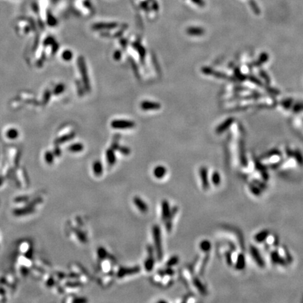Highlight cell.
<instances>
[{
  "label": "cell",
  "mask_w": 303,
  "mask_h": 303,
  "mask_svg": "<svg viewBox=\"0 0 303 303\" xmlns=\"http://www.w3.org/2000/svg\"><path fill=\"white\" fill-rule=\"evenodd\" d=\"M108 255V251L103 247H101L98 249V256L100 259H105Z\"/></svg>",
  "instance_id": "4316f807"
},
{
  "label": "cell",
  "mask_w": 303,
  "mask_h": 303,
  "mask_svg": "<svg viewBox=\"0 0 303 303\" xmlns=\"http://www.w3.org/2000/svg\"><path fill=\"white\" fill-rule=\"evenodd\" d=\"M161 104L157 102L144 101L141 103V108L144 111L157 110L161 108Z\"/></svg>",
  "instance_id": "277c9868"
},
{
  "label": "cell",
  "mask_w": 303,
  "mask_h": 303,
  "mask_svg": "<svg viewBox=\"0 0 303 303\" xmlns=\"http://www.w3.org/2000/svg\"><path fill=\"white\" fill-rule=\"evenodd\" d=\"M74 137H75V133L72 132V133H70V134H67V135H65V136L61 137H60V138L58 139V142L59 143H65V142L69 141H70V140L73 139Z\"/></svg>",
  "instance_id": "d4e9b609"
},
{
  "label": "cell",
  "mask_w": 303,
  "mask_h": 303,
  "mask_svg": "<svg viewBox=\"0 0 303 303\" xmlns=\"http://www.w3.org/2000/svg\"><path fill=\"white\" fill-rule=\"evenodd\" d=\"M142 7H143V9L148 8V3H147V2H144V3L142 4Z\"/></svg>",
  "instance_id": "d590c367"
},
{
  "label": "cell",
  "mask_w": 303,
  "mask_h": 303,
  "mask_svg": "<svg viewBox=\"0 0 303 303\" xmlns=\"http://www.w3.org/2000/svg\"><path fill=\"white\" fill-rule=\"evenodd\" d=\"M140 271V267H130V268H121L117 272V276L118 278H123L125 276H127V275H130V274H134L137 273Z\"/></svg>",
  "instance_id": "5b68a950"
},
{
  "label": "cell",
  "mask_w": 303,
  "mask_h": 303,
  "mask_svg": "<svg viewBox=\"0 0 303 303\" xmlns=\"http://www.w3.org/2000/svg\"><path fill=\"white\" fill-rule=\"evenodd\" d=\"M211 182L215 186H218V185H220L221 182V178H220V175L218 172L214 171L213 173H212Z\"/></svg>",
  "instance_id": "603a6c76"
},
{
  "label": "cell",
  "mask_w": 303,
  "mask_h": 303,
  "mask_svg": "<svg viewBox=\"0 0 303 303\" xmlns=\"http://www.w3.org/2000/svg\"><path fill=\"white\" fill-rule=\"evenodd\" d=\"M110 267H111V265H110V263L108 262V261H105V262H102V269H103V271L108 272V270L110 269Z\"/></svg>",
  "instance_id": "4dcf8cb0"
},
{
  "label": "cell",
  "mask_w": 303,
  "mask_h": 303,
  "mask_svg": "<svg viewBox=\"0 0 303 303\" xmlns=\"http://www.w3.org/2000/svg\"><path fill=\"white\" fill-rule=\"evenodd\" d=\"M134 204L136 205L137 209L142 213H147L148 211V204L144 202L143 199L138 197H135L133 199Z\"/></svg>",
  "instance_id": "7c38bea8"
},
{
  "label": "cell",
  "mask_w": 303,
  "mask_h": 303,
  "mask_svg": "<svg viewBox=\"0 0 303 303\" xmlns=\"http://www.w3.org/2000/svg\"><path fill=\"white\" fill-rule=\"evenodd\" d=\"M187 33L191 35H198V34L201 33V31L198 29L195 28H190L187 30Z\"/></svg>",
  "instance_id": "f546056e"
},
{
  "label": "cell",
  "mask_w": 303,
  "mask_h": 303,
  "mask_svg": "<svg viewBox=\"0 0 303 303\" xmlns=\"http://www.w3.org/2000/svg\"><path fill=\"white\" fill-rule=\"evenodd\" d=\"M133 46H134V48H136V49L137 51V52H138L139 55H141V57L142 58H144V55H145V51H144L143 46H142L141 44H140L137 42L133 43Z\"/></svg>",
  "instance_id": "cb8c5ba5"
},
{
  "label": "cell",
  "mask_w": 303,
  "mask_h": 303,
  "mask_svg": "<svg viewBox=\"0 0 303 303\" xmlns=\"http://www.w3.org/2000/svg\"><path fill=\"white\" fill-rule=\"evenodd\" d=\"M122 52L119 50H116V51H115V53H114V54H113V58H114V59H115V60H120L121 59V58H122Z\"/></svg>",
  "instance_id": "1f68e13d"
},
{
  "label": "cell",
  "mask_w": 303,
  "mask_h": 303,
  "mask_svg": "<svg viewBox=\"0 0 303 303\" xmlns=\"http://www.w3.org/2000/svg\"><path fill=\"white\" fill-rule=\"evenodd\" d=\"M93 171H94V175L95 176L99 177L102 176V172H103V166H102V163L99 160L95 161L93 164Z\"/></svg>",
  "instance_id": "2e32d148"
},
{
  "label": "cell",
  "mask_w": 303,
  "mask_h": 303,
  "mask_svg": "<svg viewBox=\"0 0 303 303\" xmlns=\"http://www.w3.org/2000/svg\"><path fill=\"white\" fill-rule=\"evenodd\" d=\"M148 252H149L148 258V259L144 261V269H145L146 271L151 272L153 269L154 265H155V260H154V258H153L152 248L150 246L148 247Z\"/></svg>",
  "instance_id": "ba28073f"
},
{
  "label": "cell",
  "mask_w": 303,
  "mask_h": 303,
  "mask_svg": "<svg viewBox=\"0 0 303 303\" xmlns=\"http://www.w3.org/2000/svg\"><path fill=\"white\" fill-rule=\"evenodd\" d=\"M179 262V258L176 255H173L170 258V259L166 262V266L168 267H171L176 265Z\"/></svg>",
  "instance_id": "484cf974"
},
{
  "label": "cell",
  "mask_w": 303,
  "mask_h": 303,
  "mask_svg": "<svg viewBox=\"0 0 303 303\" xmlns=\"http://www.w3.org/2000/svg\"><path fill=\"white\" fill-rule=\"evenodd\" d=\"M111 127L115 129H132L136 126L133 121L125 119H115L111 122Z\"/></svg>",
  "instance_id": "3957f363"
},
{
  "label": "cell",
  "mask_w": 303,
  "mask_h": 303,
  "mask_svg": "<svg viewBox=\"0 0 303 303\" xmlns=\"http://www.w3.org/2000/svg\"><path fill=\"white\" fill-rule=\"evenodd\" d=\"M265 241H266L267 246H269V248L271 246H277L279 244L278 237L274 234H269Z\"/></svg>",
  "instance_id": "ac0fdd59"
},
{
  "label": "cell",
  "mask_w": 303,
  "mask_h": 303,
  "mask_svg": "<svg viewBox=\"0 0 303 303\" xmlns=\"http://www.w3.org/2000/svg\"><path fill=\"white\" fill-rule=\"evenodd\" d=\"M87 300L85 299V298H76V299H74V300H72V302H87Z\"/></svg>",
  "instance_id": "e575fe53"
},
{
  "label": "cell",
  "mask_w": 303,
  "mask_h": 303,
  "mask_svg": "<svg viewBox=\"0 0 303 303\" xmlns=\"http://www.w3.org/2000/svg\"><path fill=\"white\" fill-rule=\"evenodd\" d=\"M77 65L78 68L80 70L81 80H82L83 86L84 87L85 90L87 92H89L91 91V85L89 78L88 75V71L87 68V65H86L85 60L82 56H80L77 58Z\"/></svg>",
  "instance_id": "6da1fadb"
},
{
  "label": "cell",
  "mask_w": 303,
  "mask_h": 303,
  "mask_svg": "<svg viewBox=\"0 0 303 303\" xmlns=\"http://www.w3.org/2000/svg\"><path fill=\"white\" fill-rule=\"evenodd\" d=\"M167 170L166 167L162 165H159L157 166L153 171V175L157 179H162L164 177L166 176Z\"/></svg>",
  "instance_id": "4fadbf2b"
},
{
  "label": "cell",
  "mask_w": 303,
  "mask_h": 303,
  "mask_svg": "<svg viewBox=\"0 0 303 303\" xmlns=\"http://www.w3.org/2000/svg\"><path fill=\"white\" fill-rule=\"evenodd\" d=\"M250 252H251V255H252V257L253 258L254 260L255 261L258 266L260 267H265L264 261H263L262 257H261L259 251H258L257 249L255 248V247L251 246Z\"/></svg>",
  "instance_id": "30bf717a"
},
{
  "label": "cell",
  "mask_w": 303,
  "mask_h": 303,
  "mask_svg": "<svg viewBox=\"0 0 303 303\" xmlns=\"http://www.w3.org/2000/svg\"><path fill=\"white\" fill-rule=\"evenodd\" d=\"M68 150L70 151L71 152L78 153V152H81L84 150V145H83V144L81 143H76L72 144L69 147Z\"/></svg>",
  "instance_id": "7402d4cb"
},
{
  "label": "cell",
  "mask_w": 303,
  "mask_h": 303,
  "mask_svg": "<svg viewBox=\"0 0 303 303\" xmlns=\"http://www.w3.org/2000/svg\"><path fill=\"white\" fill-rule=\"evenodd\" d=\"M62 58L66 61H69V60H72V57H73V53L70 50H65L63 53H62Z\"/></svg>",
  "instance_id": "83f0119b"
},
{
  "label": "cell",
  "mask_w": 303,
  "mask_h": 303,
  "mask_svg": "<svg viewBox=\"0 0 303 303\" xmlns=\"http://www.w3.org/2000/svg\"><path fill=\"white\" fill-rule=\"evenodd\" d=\"M117 150H119L120 152L122 153V155H129L130 152V149L128 148L127 147H119V146Z\"/></svg>",
  "instance_id": "f1b7e54d"
},
{
  "label": "cell",
  "mask_w": 303,
  "mask_h": 303,
  "mask_svg": "<svg viewBox=\"0 0 303 303\" xmlns=\"http://www.w3.org/2000/svg\"><path fill=\"white\" fill-rule=\"evenodd\" d=\"M234 267L237 270H242L246 267V259L245 256L243 253H239L236 256L234 260Z\"/></svg>",
  "instance_id": "9c48e42d"
},
{
  "label": "cell",
  "mask_w": 303,
  "mask_h": 303,
  "mask_svg": "<svg viewBox=\"0 0 303 303\" xmlns=\"http://www.w3.org/2000/svg\"><path fill=\"white\" fill-rule=\"evenodd\" d=\"M200 250L204 253H209L211 248V244L209 240H203L199 244Z\"/></svg>",
  "instance_id": "44dd1931"
},
{
  "label": "cell",
  "mask_w": 303,
  "mask_h": 303,
  "mask_svg": "<svg viewBox=\"0 0 303 303\" xmlns=\"http://www.w3.org/2000/svg\"><path fill=\"white\" fill-rule=\"evenodd\" d=\"M64 90H65V86L63 84H60L59 86H58L56 88H55V93L57 94H61V93L64 91Z\"/></svg>",
  "instance_id": "d6a6232c"
},
{
  "label": "cell",
  "mask_w": 303,
  "mask_h": 303,
  "mask_svg": "<svg viewBox=\"0 0 303 303\" xmlns=\"http://www.w3.org/2000/svg\"><path fill=\"white\" fill-rule=\"evenodd\" d=\"M153 238L155 241V245L157 251V255L158 260H161L162 258V237H161L160 227L158 225H155L152 227Z\"/></svg>",
  "instance_id": "7a4b0ae2"
},
{
  "label": "cell",
  "mask_w": 303,
  "mask_h": 303,
  "mask_svg": "<svg viewBox=\"0 0 303 303\" xmlns=\"http://www.w3.org/2000/svg\"><path fill=\"white\" fill-rule=\"evenodd\" d=\"M46 157H47V158H46V162H47L48 164H51L53 162V155H51V154H47V155H46Z\"/></svg>",
  "instance_id": "836d02e7"
},
{
  "label": "cell",
  "mask_w": 303,
  "mask_h": 303,
  "mask_svg": "<svg viewBox=\"0 0 303 303\" xmlns=\"http://www.w3.org/2000/svg\"><path fill=\"white\" fill-rule=\"evenodd\" d=\"M117 25L116 23H99L93 25L92 28L94 30H108L116 28Z\"/></svg>",
  "instance_id": "8992f818"
},
{
  "label": "cell",
  "mask_w": 303,
  "mask_h": 303,
  "mask_svg": "<svg viewBox=\"0 0 303 303\" xmlns=\"http://www.w3.org/2000/svg\"><path fill=\"white\" fill-rule=\"evenodd\" d=\"M106 159L108 160L109 166H114L116 162L115 150L112 148H109L106 151Z\"/></svg>",
  "instance_id": "9a60e30c"
},
{
  "label": "cell",
  "mask_w": 303,
  "mask_h": 303,
  "mask_svg": "<svg viewBox=\"0 0 303 303\" xmlns=\"http://www.w3.org/2000/svg\"><path fill=\"white\" fill-rule=\"evenodd\" d=\"M199 176L200 178H201V181L202 183V187L204 190H206L209 187V176H208V172H207V169L206 167H201L199 170Z\"/></svg>",
  "instance_id": "8fae6325"
},
{
  "label": "cell",
  "mask_w": 303,
  "mask_h": 303,
  "mask_svg": "<svg viewBox=\"0 0 303 303\" xmlns=\"http://www.w3.org/2000/svg\"><path fill=\"white\" fill-rule=\"evenodd\" d=\"M269 232L267 231V230H262L260 232L257 233L254 237V239L256 242L258 243H262L264 242V241L266 240L267 238V237L269 236Z\"/></svg>",
  "instance_id": "e0dca14e"
},
{
  "label": "cell",
  "mask_w": 303,
  "mask_h": 303,
  "mask_svg": "<svg viewBox=\"0 0 303 303\" xmlns=\"http://www.w3.org/2000/svg\"><path fill=\"white\" fill-rule=\"evenodd\" d=\"M271 260L274 265H278L281 266H286L287 265V262L285 259L281 257L277 251H272L271 252Z\"/></svg>",
  "instance_id": "52a82bcc"
},
{
  "label": "cell",
  "mask_w": 303,
  "mask_h": 303,
  "mask_svg": "<svg viewBox=\"0 0 303 303\" xmlns=\"http://www.w3.org/2000/svg\"><path fill=\"white\" fill-rule=\"evenodd\" d=\"M171 214L169 203L166 200H164L162 202V216L163 220H167Z\"/></svg>",
  "instance_id": "5bb4252c"
},
{
  "label": "cell",
  "mask_w": 303,
  "mask_h": 303,
  "mask_svg": "<svg viewBox=\"0 0 303 303\" xmlns=\"http://www.w3.org/2000/svg\"><path fill=\"white\" fill-rule=\"evenodd\" d=\"M277 251H278V253L279 255H280L281 257L283 258V259H285L286 260V262H291V255L289 254V252L286 248H284V247H280V248L277 250Z\"/></svg>",
  "instance_id": "ffe728a7"
},
{
  "label": "cell",
  "mask_w": 303,
  "mask_h": 303,
  "mask_svg": "<svg viewBox=\"0 0 303 303\" xmlns=\"http://www.w3.org/2000/svg\"><path fill=\"white\" fill-rule=\"evenodd\" d=\"M192 281H193V284H194V286H195V288L197 289L198 291H199L201 294H206V288L204 287V286L203 285L201 282L197 278H194Z\"/></svg>",
  "instance_id": "d6986e66"
}]
</instances>
